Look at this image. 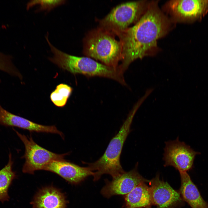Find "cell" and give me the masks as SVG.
I'll return each instance as SVG.
<instances>
[{"instance_id":"obj_1","label":"cell","mask_w":208,"mask_h":208,"mask_svg":"<svg viewBox=\"0 0 208 208\" xmlns=\"http://www.w3.org/2000/svg\"><path fill=\"white\" fill-rule=\"evenodd\" d=\"M171 22L159 9L158 1H152L133 26L115 34L122 45L121 63L119 66L124 73L135 60L155 54L158 40L168 32Z\"/></svg>"},{"instance_id":"obj_2","label":"cell","mask_w":208,"mask_h":208,"mask_svg":"<svg viewBox=\"0 0 208 208\" xmlns=\"http://www.w3.org/2000/svg\"><path fill=\"white\" fill-rule=\"evenodd\" d=\"M49 47L53 54L49 60L60 68L73 74H81L90 77L98 76L112 79L127 85L124 73L119 67L114 68L99 63L88 57L70 55L57 49L52 44Z\"/></svg>"},{"instance_id":"obj_3","label":"cell","mask_w":208,"mask_h":208,"mask_svg":"<svg viewBox=\"0 0 208 208\" xmlns=\"http://www.w3.org/2000/svg\"><path fill=\"white\" fill-rule=\"evenodd\" d=\"M141 105L138 101L134 105L118 133L111 140L103 155L96 161L87 163L92 171H96L93 176L94 181L99 179L104 174H109L114 178L125 172L120 163V155L130 131L133 117Z\"/></svg>"},{"instance_id":"obj_11","label":"cell","mask_w":208,"mask_h":208,"mask_svg":"<svg viewBox=\"0 0 208 208\" xmlns=\"http://www.w3.org/2000/svg\"><path fill=\"white\" fill-rule=\"evenodd\" d=\"M0 124L5 127H18L30 131L56 133L63 139V133L54 125L39 124L13 114L3 109L0 104Z\"/></svg>"},{"instance_id":"obj_4","label":"cell","mask_w":208,"mask_h":208,"mask_svg":"<svg viewBox=\"0 0 208 208\" xmlns=\"http://www.w3.org/2000/svg\"><path fill=\"white\" fill-rule=\"evenodd\" d=\"M112 32L99 27L89 32L84 40L83 51L87 57L108 66L117 68L121 61L122 47Z\"/></svg>"},{"instance_id":"obj_5","label":"cell","mask_w":208,"mask_h":208,"mask_svg":"<svg viewBox=\"0 0 208 208\" xmlns=\"http://www.w3.org/2000/svg\"><path fill=\"white\" fill-rule=\"evenodd\" d=\"M148 3L146 1H135L117 5L100 20V27L111 31L115 34L124 30L139 19Z\"/></svg>"},{"instance_id":"obj_14","label":"cell","mask_w":208,"mask_h":208,"mask_svg":"<svg viewBox=\"0 0 208 208\" xmlns=\"http://www.w3.org/2000/svg\"><path fill=\"white\" fill-rule=\"evenodd\" d=\"M181 180V193L184 200L192 208H208L197 187L187 172H179Z\"/></svg>"},{"instance_id":"obj_9","label":"cell","mask_w":208,"mask_h":208,"mask_svg":"<svg viewBox=\"0 0 208 208\" xmlns=\"http://www.w3.org/2000/svg\"><path fill=\"white\" fill-rule=\"evenodd\" d=\"M138 164L133 170L125 172L111 181L106 180V185L101 191L102 195L107 198L114 195H127L138 185L146 181L137 170Z\"/></svg>"},{"instance_id":"obj_12","label":"cell","mask_w":208,"mask_h":208,"mask_svg":"<svg viewBox=\"0 0 208 208\" xmlns=\"http://www.w3.org/2000/svg\"><path fill=\"white\" fill-rule=\"evenodd\" d=\"M149 187L152 203L157 208H168L181 200L179 194L158 177L151 181Z\"/></svg>"},{"instance_id":"obj_13","label":"cell","mask_w":208,"mask_h":208,"mask_svg":"<svg viewBox=\"0 0 208 208\" xmlns=\"http://www.w3.org/2000/svg\"><path fill=\"white\" fill-rule=\"evenodd\" d=\"M31 204L33 208H66L67 201L59 190L49 187L40 190Z\"/></svg>"},{"instance_id":"obj_15","label":"cell","mask_w":208,"mask_h":208,"mask_svg":"<svg viewBox=\"0 0 208 208\" xmlns=\"http://www.w3.org/2000/svg\"><path fill=\"white\" fill-rule=\"evenodd\" d=\"M125 200L129 208L146 207L152 203L149 187L142 183L127 194Z\"/></svg>"},{"instance_id":"obj_7","label":"cell","mask_w":208,"mask_h":208,"mask_svg":"<svg viewBox=\"0 0 208 208\" xmlns=\"http://www.w3.org/2000/svg\"><path fill=\"white\" fill-rule=\"evenodd\" d=\"M164 9L172 22L192 23L201 21L208 13V0H171Z\"/></svg>"},{"instance_id":"obj_10","label":"cell","mask_w":208,"mask_h":208,"mask_svg":"<svg viewBox=\"0 0 208 208\" xmlns=\"http://www.w3.org/2000/svg\"><path fill=\"white\" fill-rule=\"evenodd\" d=\"M44 170L56 173L69 182L76 184L87 177L93 176L94 172L89 167H83L68 161L65 159L54 160Z\"/></svg>"},{"instance_id":"obj_6","label":"cell","mask_w":208,"mask_h":208,"mask_svg":"<svg viewBox=\"0 0 208 208\" xmlns=\"http://www.w3.org/2000/svg\"><path fill=\"white\" fill-rule=\"evenodd\" d=\"M14 130L25 147L23 157L25 161L22 168V172L24 173L33 174L36 170H44L51 161L64 159L68 155V153L59 154L51 152L38 145L31 137H27Z\"/></svg>"},{"instance_id":"obj_8","label":"cell","mask_w":208,"mask_h":208,"mask_svg":"<svg viewBox=\"0 0 208 208\" xmlns=\"http://www.w3.org/2000/svg\"><path fill=\"white\" fill-rule=\"evenodd\" d=\"M165 143L163 157L165 167H173L179 172H187L192 168L195 157L200 154L199 152L180 141L178 137Z\"/></svg>"},{"instance_id":"obj_17","label":"cell","mask_w":208,"mask_h":208,"mask_svg":"<svg viewBox=\"0 0 208 208\" xmlns=\"http://www.w3.org/2000/svg\"><path fill=\"white\" fill-rule=\"evenodd\" d=\"M73 91V88L70 86L60 83L57 85L55 89L51 93V100L56 106L63 107L66 105Z\"/></svg>"},{"instance_id":"obj_18","label":"cell","mask_w":208,"mask_h":208,"mask_svg":"<svg viewBox=\"0 0 208 208\" xmlns=\"http://www.w3.org/2000/svg\"><path fill=\"white\" fill-rule=\"evenodd\" d=\"M66 1L61 0H31L27 5V8L29 9L34 5H39V7L36 10V12L42 10L49 11L54 8L64 4Z\"/></svg>"},{"instance_id":"obj_16","label":"cell","mask_w":208,"mask_h":208,"mask_svg":"<svg viewBox=\"0 0 208 208\" xmlns=\"http://www.w3.org/2000/svg\"><path fill=\"white\" fill-rule=\"evenodd\" d=\"M8 157V163L0 170V201L2 203L9 201L8 190L12 181L17 177L15 172L12 170L13 161L10 152Z\"/></svg>"}]
</instances>
